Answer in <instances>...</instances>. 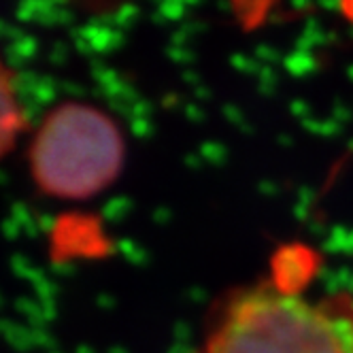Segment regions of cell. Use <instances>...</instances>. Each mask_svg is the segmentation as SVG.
I'll list each match as a JSON object with an SVG mask.
<instances>
[{
  "instance_id": "1",
  "label": "cell",
  "mask_w": 353,
  "mask_h": 353,
  "mask_svg": "<svg viewBox=\"0 0 353 353\" xmlns=\"http://www.w3.org/2000/svg\"><path fill=\"white\" fill-rule=\"evenodd\" d=\"M274 264L270 279L234 294L196 353H353V298H309L311 260Z\"/></svg>"
},
{
  "instance_id": "2",
  "label": "cell",
  "mask_w": 353,
  "mask_h": 353,
  "mask_svg": "<svg viewBox=\"0 0 353 353\" xmlns=\"http://www.w3.org/2000/svg\"><path fill=\"white\" fill-rule=\"evenodd\" d=\"M123 164V139L109 115L88 105H66L34 137L30 166L39 188L58 198L103 192Z\"/></svg>"
},
{
  "instance_id": "3",
  "label": "cell",
  "mask_w": 353,
  "mask_h": 353,
  "mask_svg": "<svg viewBox=\"0 0 353 353\" xmlns=\"http://www.w3.org/2000/svg\"><path fill=\"white\" fill-rule=\"evenodd\" d=\"M19 125H21V113L17 107V100L7 72L0 66V158L7 154L13 141L17 139Z\"/></svg>"
}]
</instances>
